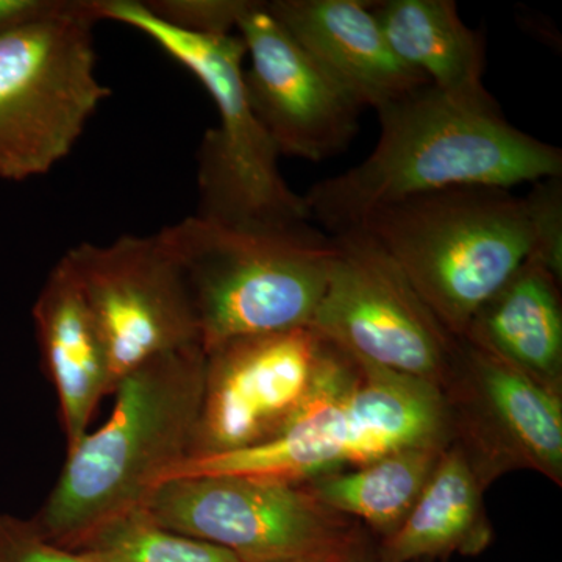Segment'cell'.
<instances>
[{
    "label": "cell",
    "mask_w": 562,
    "mask_h": 562,
    "mask_svg": "<svg viewBox=\"0 0 562 562\" xmlns=\"http://www.w3.org/2000/svg\"><path fill=\"white\" fill-rule=\"evenodd\" d=\"M375 111L380 136L371 155L303 195L331 236L432 192L512 190L562 176L561 149L514 127L495 101H460L425 85Z\"/></svg>",
    "instance_id": "obj_1"
},
{
    "label": "cell",
    "mask_w": 562,
    "mask_h": 562,
    "mask_svg": "<svg viewBox=\"0 0 562 562\" xmlns=\"http://www.w3.org/2000/svg\"><path fill=\"white\" fill-rule=\"evenodd\" d=\"M450 442L439 387L361 360L321 336L312 394L279 436L239 452L184 458L165 482L246 475L302 484L412 447Z\"/></svg>",
    "instance_id": "obj_2"
},
{
    "label": "cell",
    "mask_w": 562,
    "mask_h": 562,
    "mask_svg": "<svg viewBox=\"0 0 562 562\" xmlns=\"http://www.w3.org/2000/svg\"><path fill=\"white\" fill-rule=\"evenodd\" d=\"M205 350L172 351L122 376L101 428L66 452L60 476L33 517L65 549L143 508L166 475L188 457L201 409Z\"/></svg>",
    "instance_id": "obj_3"
},
{
    "label": "cell",
    "mask_w": 562,
    "mask_h": 562,
    "mask_svg": "<svg viewBox=\"0 0 562 562\" xmlns=\"http://www.w3.org/2000/svg\"><path fill=\"white\" fill-rule=\"evenodd\" d=\"M160 235L183 273L203 350L312 327L335 255L312 225L244 228L191 216Z\"/></svg>",
    "instance_id": "obj_4"
},
{
    "label": "cell",
    "mask_w": 562,
    "mask_h": 562,
    "mask_svg": "<svg viewBox=\"0 0 562 562\" xmlns=\"http://www.w3.org/2000/svg\"><path fill=\"white\" fill-rule=\"evenodd\" d=\"M92 10L99 21L120 22L154 41L213 99L220 124L205 132L199 147L195 216L231 227H308L312 216L303 195L281 176L279 150L247 99L246 47L238 33L202 36L177 31L138 0H92Z\"/></svg>",
    "instance_id": "obj_5"
},
{
    "label": "cell",
    "mask_w": 562,
    "mask_h": 562,
    "mask_svg": "<svg viewBox=\"0 0 562 562\" xmlns=\"http://www.w3.org/2000/svg\"><path fill=\"white\" fill-rule=\"evenodd\" d=\"M355 231L386 251L457 339L531 254L524 198L498 188L408 199L376 211Z\"/></svg>",
    "instance_id": "obj_6"
},
{
    "label": "cell",
    "mask_w": 562,
    "mask_h": 562,
    "mask_svg": "<svg viewBox=\"0 0 562 562\" xmlns=\"http://www.w3.org/2000/svg\"><path fill=\"white\" fill-rule=\"evenodd\" d=\"M92 0L0 35V180L44 176L111 94L95 74Z\"/></svg>",
    "instance_id": "obj_7"
},
{
    "label": "cell",
    "mask_w": 562,
    "mask_h": 562,
    "mask_svg": "<svg viewBox=\"0 0 562 562\" xmlns=\"http://www.w3.org/2000/svg\"><path fill=\"white\" fill-rule=\"evenodd\" d=\"M331 241L330 277L313 330L361 360L442 390L458 339L366 233H342Z\"/></svg>",
    "instance_id": "obj_8"
},
{
    "label": "cell",
    "mask_w": 562,
    "mask_h": 562,
    "mask_svg": "<svg viewBox=\"0 0 562 562\" xmlns=\"http://www.w3.org/2000/svg\"><path fill=\"white\" fill-rule=\"evenodd\" d=\"M144 508L161 527L243 562H290L338 549L358 527L321 505L303 484L260 476L168 480Z\"/></svg>",
    "instance_id": "obj_9"
},
{
    "label": "cell",
    "mask_w": 562,
    "mask_h": 562,
    "mask_svg": "<svg viewBox=\"0 0 562 562\" xmlns=\"http://www.w3.org/2000/svg\"><path fill=\"white\" fill-rule=\"evenodd\" d=\"M65 257L101 328L113 391L151 358L202 347L183 273L160 232L106 246L81 243Z\"/></svg>",
    "instance_id": "obj_10"
},
{
    "label": "cell",
    "mask_w": 562,
    "mask_h": 562,
    "mask_svg": "<svg viewBox=\"0 0 562 562\" xmlns=\"http://www.w3.org/2000/svg\"><path fill=\"white\" fill-rule=\"evenodd\" d=\"M452 442L483 486L505 473L538 472L562 484V397L458 339L442 386Z\"/></svg>",
    "instance_id": "obj_11"
},
{
    "label": "cell",
    "mask_w": 562,
    "mask_h": 562,
    "mask_svg": "<svg viewBox=\"0 0 562 562\" xmlns=\"http://www.w3.org/2000/svg\"><path fill=\"white\" fill-rule=\"evenodd\" d=\"M312 327L244 336L205 351L201 409L187 458L271 441L302 412L319 369Z\"/></svg>",
    "instance_id": "obj_12"
},
{
    "label": "cell",
    "mask_w": 562,
    "mask_h": 562,
    "mask_svg": "<svg viewBox=\"0 0 562 562\" xmlns=\"http://www.w3.org/2000/svg\"><path fill=\"white\" fill-rule=\"evenodd\" d=\"M246 47L247 99L277 150L319 162L360 131L361 105L310 57L266 2L250 0L236 29Z\"/></svg>",
    "instance_id": "obj_13"
},
{
    "label": "cell",
    "mask_w": 562,
    "mask_h": 562,
    "mask_svg": "<svg viewBox=\"0 0 562 562\" xmlns=\"http://www.w3.org/2000/svg\"><path fill=\"white\" fill-rule=\"evenodd\" d=\"M268 9L331 79L360 103L382 109L428 81L391 49L373 2L272 0Z\"/></svg>",
    "instance_id": "obj_14"
},
{
    "label": "cell",
    "mask_w": 562,
    "mask_h": 562,
    "mask_svg": "<svg viewBox=\"0 0 562 562\" xmlns=\"http://www.w3.org/2000/svg\"><path fill=\"white\" fill-rule=\"evenodd\" d=\"M33 319L44 371L57 391L68 452L90 431L99 403L113 392L109 350L68 258L52 269Z\"/></svg>",
    "instance_id": "obj_15"
},
{
    "label": "cell",
    "mask_w": 562,
    "mask_h": 562,
    "mask_svg": "<svg viewBox=\"0 0 562 562\" xmlns=\"http://www.w3.org/2000/svg\"><path fill=\"white\" fill-rule=\"evenodd\" d=\"M461 339L562 397L561 281L538 262L528 258Z\"/></svg>",
    "instance_id": "obj_16"
},
{
    "label": "cell",
    "mask_w": 562,
    "mask_h": 562,
    "mask_svg": "<svg viewBox=\"0 0 562 562\" xmlns=\"http://www.w3.org/2000/svg\"><path fill=\"white\" fill-rule=\"evenodd\" d=\"M484 491L460 446L450 442L405 522L379 541L383 560L431 562L483 553L494 539Z\"/></svg>",
    "instance_id": "obj_17"
},
{
    "label": "cell",
    "mask_w": 562,
    "mask_h": 562,
    "mask_svg": "<svg viewBox=\"0 0 562 562\" xmlns=\"http://www.w3.org/2000/svg\"><path fill=\"white\" fill-rule=\"evenodd\" d=\"M372 10L394 54L430 87L460 101H495L483 83V41L453 0H384Z\"/></svg>",
    "instance_id": "obj_18"
},
{
    "label": "cell",
    "mask_w": 562,
    "mask_h": 562,
    "mask_svg": "<svg viewBox=\"0 0 562 562\" xmlns=\"http://www.w3.org/2000/svg\"><path fill=\"white\" fill-rule=\"evenodd\" d=\"M447 446L412 447L302 484L325 508L382 541L405 522Z\"/></svg>",
    "instance_id": "obj_19"
},
{
    "label": "cell",
    "mask_w": 562,
    "mask_h": 562,
    "mask_svg": "<svg viewBox=\"0 0 562 562\" xmlns=\"http://www.w3.org/2000/svg\"><path fill=\"white\" fill-rule=\"evenodd\" d=\"M77 550L91 562H243L221 547L161 527L144 506L103 525Z\"/></svg>",
    "instance_id": "obj_20"
},
{
    "label": "cell",
    "mask_w": 562,
    "mask_h": 562,
    "mask_svg": "<svg viewBox=\"0 0 562 562\" xmlns=\"http://www.w3.org/2000/svg\"><path fill=\"white\" fill-rule=\"evenodd\" d=\"M531 232L530 260L562 281V183L561 177L532 183L524 198Z\"/></svg>",
    "instance_id": "obj_21"
},
{
    "label": "cell",
    "mask_w": 562,
    "mask_h": 562,
    "mask_svg": "<svg viewBox=\"0 0 562 562\" xmlns=\"http://www.w3.org/2000/svg\"><path fill=\"white\" fill-rule=\"evenodd\" d=\"M147 11L177 31L202 36L233 35L250 0H146Z\"/></svg>",
    "instance_id": "obj_22"
},
{
    "label": "cell",
    "mask_w": 562,
    "mask_h": 562,
    "mask_svg": "<svg viewBox=\"0 0 562 562\" xmlns=\"http://www.w3.org/2000/svg\"><path fill=\"white\" fill-rule=\"evenodd\" d=\"M0 562H91L79 550L52 542L33 520L0 514Z\"/></svg>",
    "instance_id": "obj_23"
},
{
    "label": "cell",
    "mask_w": 562,
    "mask_h": 562,
    "mask_svg": "<svg viewBox=\"0 0 562 562\" xmlns=\"http://www.w3.org/2000/svg\"><path fill=\"white\" fill-rule=\"evenodd\" d=\"M70 0H0V35L60 13Z\"/></svg>",
    "instance_id": "obj_24"
},
{
    "label": "cell",
    "mask_w": 562,
    "mask_h": 562,
    "mask_svg": "<svg viewBox=\"0 0 562 562\" xmlns=\"http://www.w3.org/2000/svg\"><path fill=\"white\" fill-rule=\"evenodd\" d=\"M338 562H386L379 550V539L358 525L349 541L342 547Z\"/></svg>",
    "instance_id": "obj_25"
},
{
    "label": "cell",
    "mask_w": 562,
    "mask_h": 562,
    "mask_svg": "<svg viewBox=\"0 0 562 562\" xmlns=\"http://www.w3.org/2000/svg\"><path fill=\"white\" fill-rule=\"evenodd\" d=\"M347 541H349V539H347ZM344 546H346V543H344ZM344 546L338 547V549L327 550V552L312 554V557H305L301 558V560L290 562H338Z\"/></svg>",
    "instance_id": "obj_26"
},
{
    "label": "cell",
    "mask_w": 562,
    "mask_h": 562,
    "mask_svg": "<svg viewBox=\"0 0 562 562\" xmlns=\"http://www.w3.org/2000/svg\"><path fill=\"white\" fill-rule=\"evenodd\" d=\"M427 562H430V561H427Z\"/></svg>",
    "instance_id": "obj_27"
}]
</instances>
